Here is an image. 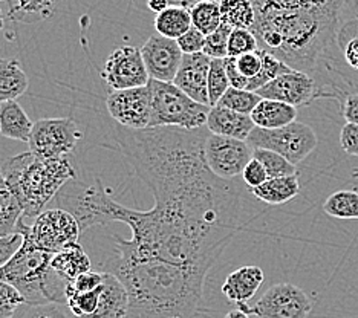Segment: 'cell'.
Segmentation results:
<instances>
[{
	"mask_svg": "<svg viewBox=\"0 0 358 318\" xmlns=\"http://www.w3.org/2000/svg\"><path fill=\"white\" fill-rule=\"evenodd\" d=\"M51 268L57 274L64 277L68 282L76 280L77 277L92 271L91 259L85 252L80 243H74L52 256Z\"/></svg>",
	"mask_w": 358,
	"mask_h": 318,
	"instance_id": "cell-22",
	"label": "cell"
},
{
	"mask_svg": "<svg viewBox=\"0 0 358 318\" xmlns=\"http://www.w3.org/2000/svg\"><path fill=\"white\" fill-rule=\"evenodd\" d=\"M23 245V236L14 233L6 238H0V268H3L10 260L17 254Z\"/></svg>",
	"mask_w": 358,
	"mask_h": 318,
	"instance_id": "cell-40",
	"label": "cell"
},
{
	"mask_svg": "<svg viewBox=\"0 0 358 318\" xmlns=\"http://www.w3.org/2000/svg\"><path fill=\"white\" fill-rule=\"evenodd\" d=\"M352 176H354V178H358V170H357V171H355V173H354V175H352Z\"/></svg>",
	"mask_w": 358,
	"mask_h": 318,
	"instance_id": "cell-49",
	"label": "cell"
},
{
	"mask_svg": "<svg viewBox=\"0 0 358 318\" xmlns=\"http://www.w3.org/2000/svg\"><path fill=\"white\" fill-rule=\"evenodd\" d=\"M103 283V273H96V271H89L83 275L77 277L76 280H72L69 283L68 289L74 291V292H92L95 289H99Z\"/></svg>",
	"mask_w": 358,
	"mask_h": 318,
	"instance_id": "cell-39",
	"label": "cell"
},
{
	"mask_svg": "<svg viewBox=\"0 0 358 318\" xmlns=\"http://www.w3.org/2000/svg\"><path fill=\"white\" fill-rule=\"evenodd\" d=\"M236 68H238L241 75L248 81V87L250 83L253 81L255 78H257L260 75V72H262L264 68V59H262V51H256V52H251V54H245L239 57V59H236ZM247 87V91H248Z\"/></svg>",
	"mask_w": 358,
	"mask_h": 318,
	"instance_id": "cell-36",
	"label": "cell"
},
{
	"mask_svg": "<svg viewBox=\"0 0 358 318\" xmlns=\"http://www.w3.org/2000/svg\"><path fill=\"white\" fill-rule=\"evenodd\" d=\"M242 178H243V182L247 184L250 190L257 189V187L265 184L268 179H270L268 178V173L264 168V166L255 158L247 164L245 170H243V173H242Z\"/></svg>",
	"mask_w": 358,
	"mask_h": 318,
	"instance_id": "cell-38",
	"label": "cell"
},
{
	"mask_svg": "<svg viewBox=\"0 0 358 318\" xmlns=\"http://www.w3.org/2000/svg\"><path fill=\"white\" fill-rule=\"evenodd\" d=\"M81 130L72 118H43L34 122L29 152L40 159H63L76 150Z\"/></svg>",
	"mask_w": 358,
	"mask_h": 318,
	"instance_id": "cell-9",
	"label": "cell"
},
{
	"mask_svg": "<svg viewBox=\"0 0 358 318\" xmlns=\"http://www.w3.org/2000/svg\"><path fill=\"white\" fill-rule=\"evenodd\" d=\"M153 23L157 34L170 40H178L193 28L190 11L184 8L181 2L170 3L166 11L155 15Z\"/></svg>",
	"mask_w": 358,
	"mask_h": 318,
	"instance_id": "cell-24",
	"label": "cell"
},
{
	"mask_svg": "<svg viewBox=\"0 0 358 318\" xmlns=\"http://www.w3.org/2000/svg\"><path fill=\"white\" fill-rule=\"evenodd\" d=\"M169 6L170 3L167 0H150V2H148V8L155 14H161L162 11H166Z\"/></svg>",
	"mask_w": 358,
	"mask_h": 318,
	"instance_id": "cell-45",
	"label": "cell"
},
{
	"mask_svg": "<svg viewBox=\"0 0 358 318\" xmlns=\"http://www.w3.org/2000/svg\"><path fill=\"white\" fill-rule=\"evenodd\" d=\"M204 158L211 173L224 181H230L243 173L248 162L253 159V149L247 141L208 135L204 144Z\"/></svg>",
	"mask_w": 358,
	"mask_h": 318,
	"instance_id": "cell-11",
	"label": "cell"
},
{
	"mask_svg": "<svg viewBox=\"0 0 358 318\" xmlns=\"http://www.w3.org/2000/svg\"><path fill=\"white\" fill-rule=\"evenodd\" d=\"M256 94L262 100L280 101L296 109L309 106L313 101L322 98V91L314 78L299 71H291L289 73L278 77Z\"/></svg>",
	"mask_w": 358,
	"mask_h": 318,
	"instance_id": "cell-14",
	"label": "cell"
},
{
	"mask_svg": "<svg viewBox=\"0 0 358 318\" xmlns=\"http://www.w3.org/2000/svg\"><path fill=\"white\" fill-rule=\"evenodd\" d=\"M34 122L17 101L0 103V135L8 140L28 143Z\"/></svg>",
	"mask_w": 358,
	"mask_h": 318,
	"instance_id": "cell-20",
	"label": "cell"
},
{
	"mask_svg": "<svg viewBox=\"0 0 358 318\" xmlns=\"http://www.w3.org/2000/svg\"><path fill=\"white\" fill-rule=\"evenodd\" d=\"M190 17L193 28H196L206 37L213 34V32L222 24L221 2H213V0L194 2L193 6L190 8Z\"/></svg>",
	"mask_w": 358,
	"mask_h": 318,
	"instance_id": "cell-28",
	"label": "cell"
},
{
	"mask_svg": "<svg viewBox=\"0 0 358 318\" xmlns=\"http://www.w3.org/2000/svg\"><path fill=\"white\" fill-rule=\"evenodd\" d=\"M230 87H231L230 80H229V75H227L224 60H211L208 83H207L210 108L217 106V103L221 101V98L225 95V92L229 91Z\"/></svg>",
	"mask_w": 358,
	"mask_h": 318,
	"instance_id": "cell-33",
	"label": "cell"
},
{
	"mask_svg": "<svg viewBox=\"0 0 358 318\" xmlns=\"http://www.w3.org/2000/svg\"><path fill=\"white\" fill-rule=\"evenodd\" d=\"M23 217L19 199L0 173V238H6L17 231V225Z\"/></svg>",
	"mask_w": 358,
	"mask_h": 318,
	"instance_id": "cell-26",
	"label": "cell"
},
{
	"mask_svg": "<svg viewBox=\"0 0 358 318\" xmlns=\"http://www.w3.org/2000/svg\"><path fill=\"white\" fill-rule=\"evenodd\" d=\"M211 59L204 52L184 55L182 63L173 80V85L189 95L193 101L199 104H208V73Z\"/></svg>",
	"mask_w": 358,
	"mask_h": 318,
	"instance_id": "cell-16",
	"label": "cell"
},
{
	"mask_svg": "<svg viewBox=\"0 0 358 318\" xmlns=\"http://www.w3.org/2000/svg\"><path fill=\"white\" fill-rule=\"evenodd\" d=\"M101 77L112 91L144 87L150 81L141 49L130 45L120 46L108 57Z\"/></svg>",
	"mask_w": 358,
	"mask_h": 318,
	"instance_id": "cell-12",
	"label": "cell"
},
{
	"mask_svg": "<svg viewBox=\"0 0 358 318\" xmlns=\"http://www.w3.org/2000/svg\"><path fill=\"white\" fill-rule=\"evenodd\" d=\"M259 51L257 38L248 29H233L229 40V57L239 59V57Z\"/></svg>",
	"mask_w": 358,
	"mask_h": 318,
	"instance_id": "cell-35",
	"label": "cell"
},
{
	"mask_svg": "<svg viewBox=\"0 0 358 318\" xmlns=\"http://www.w3.org/2000/svg\"><path fill=\"white\" fill-rule=\"evenodd\" d=\"M259 49L315 77L336 48L343 2H253Z\"/></svg>",
	"mask_w": 358,
	"mask_h": 318,
	"instance_id": "cell-2",
	"label": "cell"
},
{
	"mask_svg": "<svg viewBox=\"0 0 358 318\" xmlns=\"http://www.w3.org/2000/svg\"><path fill=\"white\" fill-rule=\"evenodd\" d=\"M323 211L334 219L358 220V191L340 190L323 203Z\"/></svg>",
	"mask_w": 358,
	"mask_h": 318,
	"instance_id": "cell-30",
	"label": "cell"
},
{
	"mask_svg": "<svg viewBox=\"0 0 358 318\" xmlns=\"http://www.w3.org/2000/svg\"><path fill=\"white\" fill-rule=\"evenodd\" d=\"M238 309L259 318H308L313 301L296 284L282 282L268 288L255 305H238Z\"/></svg>",
	"mask_w": 358,
	"mask_h": 318,
	"instance_id": "cell-10",
	"label": "cell"
},
{
	"mask_svg": "<svg viewBox=\"0 0 358 318\" xmlns=\"http://www.w3.org/2000/svg\"><path fill=\"white\" fill-rule=\"evenodd\" d=\"M28 86V75L17 59H0V103L17 101Z\"/></svg>",
	"mask_w": 358,
	"mask_h": 318,
	"instance_id": "cell-23",
	"label": "cell"
},
{
	"mask_svg": "<svg viewBox=\"0 0 358 318\" xmlns=\"http://www.w3.org/2000/svg\"><path fill=\"white\" fill-rule=\"evenodd\" d=\"M225 318H251L248 314H245L241 309H234V311H230L225 315Z\"/></svg>",
	"mask_w": 358,
	"mask_h": 318,
	"instance_id": "cell-46",
	"label": "cell"
},
{
	"mask_svg": "<svg viewBox=\"0 0 358 318\" xmlns=\"http://www.w3.org/2000/svg\"><path fill=\"white\" fill-rule=\"evenodd\" d=\"M221 14L222 23L229 24L233 29L251 31L255 27V8L253 2H248V0H238V2L224 0L221 2Z\"/></svg>",
	"mask_w": 358,
	"mask_h": 318,
	"instance_id": "cell-29",
	"label": "cell"
},
{
	"mask_svg": "<svg viewBox=\"0 0 358 318\" xmlns=\"http://www.w3.org/2000/svg\"><path fill=\"white\" fill-rule=\"evenodd\" d=\"M3 28V23H2V14H0V31Z\"/></svg>",
	"mask_w": 358,
	"mask_h": 318,
	"instance_id": "cell-48",
	"label": "cell"
},
{
	"mask_svg": "<svg viewBox=\"0 0 358 318\" xmlns=\"http://www.w3.org/2000/svg\"><path fill=\"white\" fill-rule=\"evenodd\" d=\"M317 143L319 140L313 127L299 121L273 130L255 127L247 140V144L253 150H271L294 166L306 159L315 150Z\"/></svg>",
	"mask_w": 358,
	"mask_h": 318,
	"instance_id": "cell-8",
	"label": "cell"
},
{
	"mask_svg": "<svg viewBox=\"0 0 358 318\" xmlns=\"http://www.w3.org/2000/svg\"><path fill=\"white\" fill-rule=\"evenodd\" d=\"M25 318H69L63 311L60 305H45V306H31Z\"/></svg>",
	"mask_w": 358,
	"mask_h": 318,
	"instance_id": "cell-42",
	"label": "cell"
},
{
	"mask_svg": "<svg viewBox=\"0 0 358 318\" xmlns=\"http://www.w3.org/2000/svg\"><path fill=\"white\" fill-rule=\"evenodd\" d=\"M340 144L348 154L358 157V126L352 122H346L341 129L340 133Z\"/></svg>",
	"mask_w": 358,
	"mask_h": 318,
	"instance_id": "cell-41",
	"label": "cell"
},
{
	"mask_svg": "<svg viewBox=\"0 0 358 318\" xmlns=\"http://www.w3.org/2000/svg\"><path fill=\"white\" fill-rule=\"evenodd\" d=\"M340 22H343L348 27L358 31V0H355V2H343Z\"/></svg>",
	"mask_w": 358,
	"mask_h": 318,
	"instance_id": "cell-43",
	"label": "cell"
},
{
	"mask_svg": "<svg viewBox=\"0 0 358 318\" xmlns=\"http://www.w3.org/2000/svg\"><path fill=\"white\" fill-rule=\"evenodd\" d=\"M250 117L256 127L273 130L296 122L297 109L280 101L262 100L256 106V109L251 112Z\"/></svg>",
	"mask_w": 358,
	"mask_h": 318,
	"instance_id": "cell-21",
	"label": "cell"
},
{
	"mask_svg": "<svg viewBox=\"0 0 358 318\" xmlns=\"http://www.w3.org/2000/svg\"><path fill=\"white\" fill-rule=\"evenodd\" d=\"M176 43L181 49L184 55H193L204 52L206 46V36L199 32L196 28H192L189 32H185L182 37L176 40Z\"/></svg>",
	"mask_w": 358,
	"mask_h": 318,
	"instance_id": "cell-37",
	"label": "cell"
},
{
	"mask_svg": "<svg viewBox=\"0 0 358 318\" xmlns=\"http://www.w3.org/2000/svg\"><path fill=\"white\" fill-rule=\"evenodd\" d=\"M141 54L150 80L173 83L184 57L176 40L153 34L143 45Z\"/></svg>",
	"mask_w": 358,
	"mask_h": 318,
	"instance_id": "cell-15",
	"label": "cell"
},
{
	"mask_svg": "<svg viewBox=\"0 0 358 318\" xmlns=\"http://www.w3.org/2000/svg\"><path fill=\"white\" fill-rule=\"evenodd\" d=\"M265 275L262 268L250 265L238 268L227 275L222 284V294L230 301L238 305H245L255 297V294L262 287Z\"/></svg>",
	"mask_w": 358,
	"mask_h": 318,
	"instance_id": "cell-18",
	"label": "cell"
},
{
	"mask_svg": "<svg viewBox=\"0 0 358 318\" xmlns=\"http://www.w3.org/2000/svg\"><path fill=\"white\" fill-rule=\"evenodd\" d=\"M262 101L256 92H248V91H241V89L230 87L225 95L221 98V101L217 106L221 108L230 109L233 112L242 113V115H251V112L256 109V106Z\"/></svg>",
	"mask_w": 358,
	"mask_h": 318,
	"instance_id": "cell-31",
	"label": "cell"
},
{
	"mask_svg": "<svg viewBox=\"0 0 358 318\" xmlns=\"http://www.w3.org/2000/svg\"><path fill=\"white\" fill-rule=\"evenodd\" d=\"M150 129L152 127H176L182 130L204 129L207 124L210 106L193 101L173 83L150 80Z\"/></svg>",
	"mask_w": 358,
	"mask_h": 318,
	"instance_id": "cell-6",
	"label": "cell"
},
{
	"mask_svg": "<svg viewBox=\"0 0 358 318\" xmlns=\"http://www.w3.org/2000/svg\"><path fill=\"white\" fill-rule=\"evenodd\" d=\"M253 158L257 159L260 164L266 170L268 178H283V176H294L297 175V168L294 164L285 159L280 154L274 153L271 150L264 149H255Z\"/></svg>",
	"mask_w": 358,
	"mask_h": 318,
	"instance_id": "cell-32",
	"label": "cell"
},
{
	"mask_svg": "<svg viewBox=\"0 0 358 318\" xmlns=\"http://www.w3.org/2000/svg\"><path fill=\"white\" fill-rule=\"evenodd\" d=\"M14 315H15V314L8 312V311H5V309L0 308V318H14Z\"/></svg>",
	"mask_w": 358,
	"mask_h": 318,
	"instance_id": "cell-47",
	"label": "cell"
},
{
	"mask_svg": "<svg viewBox=\"0 0 358 318\" xmlns=\"http://www.w3.org/2000/svg\"><path fill=\"white\" fill-rule=\"evenodd\" d=\"M341 110H343V117L348 122L358 126V94L348 95L341 104Z\"/></svg>",
	"mask_w": 358,
	"mask_h": 318,
	"instance_id": "cell-44",
	"label": "cell"
},
{
	"mask_svg": "<svg viewBox=\"0 0 358 318\" xmlns=\"http://www.w3.org/2000/svg\"><path fill=\"white\" fill-rule=\"evenodd\" d=\"M300 191L299 176H283V178H273L268 179L257 189L251 190L256 199L262 201L270 205H282L288 201L294 199Z\"/></svg>",
	"mask_w": 358,
	"mask_h": 318,
	"instance_id": "cell-25",
	"label": "cell"
},
{
	"mask_svg": "<svg viewBox=\"0 0 358 318\" xmlns=\"http://www.w3.org/2000/svg\"><path fill=\"white\" fill-rule=\"evenodd\" d=\"M106 273L117 275L127 289V318H194L204 297L207 273L135 257L117 248Z\"/></svg>",
	"mask_w": 358,
	"mask_h": 318,
	"instance_id": "cell-3",
	"label": "cell"
},
{
	"mask_svg": "<svg viewBox=\"0 0 358 318\" xmlns=\"http://www.w3.org/2000/svg\"><path fill=\"white\" fill-rule=\"evenodd\" d=\"M36 250L57 254L74 243L81 233L77 219L63 208L45 210L31 225L20 220L17 231Z\"/></svg>",
	"mask_w": 358,
	"mask_h": 318,
	"instance_id": "cell-7",
	"label": "cell"
},
{
	"mask_svg": "<svg viewBox=\"0 0 358 318\" xmlns=\"http://www.w3.org/2000/svg\"><path fill=\"white\" fill-rule=\"evenodd\" d=\"M57 3L54 2H40V0H32V2H10L8 3V17L13 22L22 23H36L51 19L55 14Z\"/></svg>",
	"mask_w": 358,
	"mask_h": 318,
	"instance_id": "cell-27",
	"label": "cell"
},
{
	"mask_svg": "<svg viewBox=\"0 0 358 318\" xmlns=\"http://www.w3.org/2000/svg\"><path fill=\"white\" fill-rule=\"evenodd\" d=\"M233 28L229 24H221L213 34L206 37L204 54L211 60H225L229 57V40Z\"/></svg>",
	"mask_w": 358,
	"mask_h": 318,
	"instance_id": "cell-34",
	"label": "cell"
},
{
	"mask_svg": "<svg viewBox=\"0 0 358 318\" xmlns=\"http://www.w3.org/2000/svg\"><path fill=\"white\" fill-rule=\"evenodd\" d=\"M0 173L19 199L23 210L22 220L28 225L43 213L46 203L57 198L64 185L77 178V171L68 158L40 159L31 152L5 161Z\"/></svg>",
	"mask_w": 358,
	"mask_h": 318,
	"instance_id": "cell-4",
	"label": "cell"
},
{
	"mask_svg": "<svg viewBox=\"0 0 358 318\" xmlns=\"http://www.w3.org/2000/svg\"><path fill=\"white\" fill-rule=\"evenodd\" d=\"M106 108L121 127L129 130L150 129L152 108L148 86L112 91L106 96Z\"/></svg>",
	"mask_w": 358,
	"mask_h": 318,
	"instance_id": "cell-13",
	"label": "cell"
},
{
	"mask_svg": "<svg viewBox=\"0 0 358 318\" xmlns=\"http://www.w3.org/2000/svg\"><path fill=\"white\" fill-rule=\"evenodd\" d=\"M206 127L211 135L247 141L256 126L250 115H242L221 106H215V108H210Z\"/></svg>",
	"mask_w": 358,
	"mask_h": 318,
	"instance_id": "cell-17",
	"label": "cell"
},
{
	"mask_svg": "<svg viewBox=\"0 0 358 318\" xmlns=\"http://www.w3.org/2000/svg\"><path fill=\"white\" fill-rule=\"evenodd\" d=\"M129 294L117 275L103 271V288L99 306L89 318H127Z\"/></svg>",
	"mask_w": 358,
	"mask_h": 318,
	"instance_id": "cell-19",
	"label": "cell"
},
{
	"mask_svg": "<svg viewBox=\"0 0 358 318\" xmlns=\"http://www.w3.org/2000/svg\"><path fill=\"white\" fill-rule=\"evenodd\" d=\"M204 129L117 124L115 141L155 199L153 210L211 242L227 247L241 228L238 190L206 164Z\"/></svg>",
	"mask_w": 358,
	"mask_h": 318,
	"instance_id": "cell-1",
	"label": "cell"
},
{
	"mask_svg": "<svg viewBox=\"0 0 358 318\" xmlns=\"http://www.w3.org/2000/svg\"><path fill=\"white\" fill-rule=\"evenodd\" d=\"M52 256L23 240L17 254L0 268V282L13 284L29 306L66 305L71 282L51 268Z\"/></svg>",
	"mask_w": 358,
	"mask_h": 318,
	"instance_id": "cell-5",
	"label": "cell"
}]
</instances>
